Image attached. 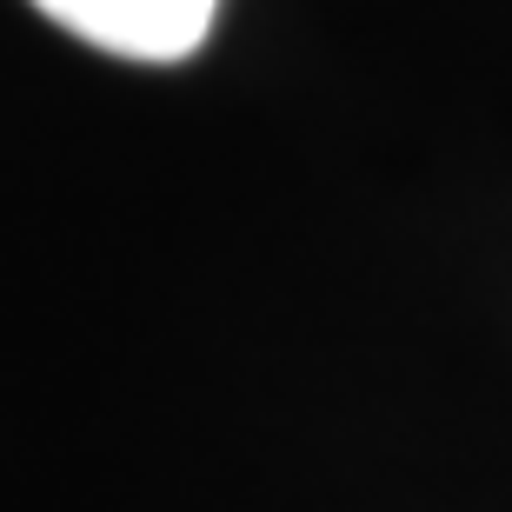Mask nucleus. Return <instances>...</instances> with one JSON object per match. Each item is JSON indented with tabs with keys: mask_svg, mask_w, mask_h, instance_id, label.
I'll list each match as a JSON object with an SVG mask.
<instances>
[{
	"mask_svg": "<svg viewBox=\"0 0 512 512\" xmlns=\"http://www.w3.org/2000/svg\"><path fill=\"white\" fill-rule=\"evenodd\" d=\"M34 7L120 60H187L207 40L220 0H34Z\"/></svg>",
	"mask_w": 512,
	"mask_h": 512,
	"instance_id": "f257e3e1",
	"label": "nucleus"
}]
</instances>
